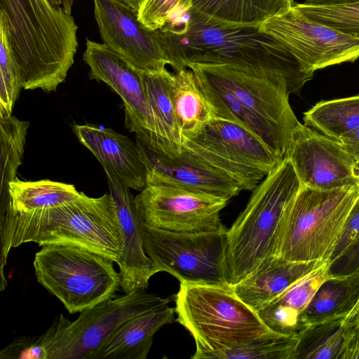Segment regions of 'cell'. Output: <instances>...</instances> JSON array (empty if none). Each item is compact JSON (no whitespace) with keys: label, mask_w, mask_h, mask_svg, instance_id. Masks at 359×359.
Returning a JSON list of instances; mask_svg holds the SVG:
<instances>
[{"label":"cell","mask_w":359,"mask_h":359,"mask_svg":"<svg viewBox=\"0 0 359 359\" xmlns=\"http://www.w3.org/2000/svg\"><path fill=\"white\" fill-rule=\"evenodd\" d=\"M83 60L89 77L108 85L123 101L126 128L135 137L157 148L154 117L148 102L140 70L104 43L86 40Z\"/></svg>","instance_id":"cell-15"},{"label":"cell","mask_w":359,"mask_h":359,"mask_svg":"<svg viewBox=\"0 0 359 359\" xmlns=\"http://www.w3.org/2000/svg\"><path fill=\"white\" fill-rule=\"evenodd\" d=\"M330 278L359 275V238L337 259L329 262Z\"/></svg>","instance_id":"cell-36"},{"label":"cell","mask_w":359,"mask_h":359,"mask_svg":"<svg viewBox=\"0 0 359 359\" xmlns=\"http://www.w3.org/2000/svg\"><path fill=\"white\" fill-rule=\"evenodd\" d=\"M304 125L337 141L359 129V95L317 103L304 114Z\"/></svg>","instance_id":"cell-29"},{"label":"cell","mask_w":359,"mask_h":359,"mask_svg":"<svg viewBox=\"0 0 359 359\" xmlns=\"http://www.w3.org/2000/svg\"><path fill=\"white\" fill-rule=\"evenodd\" d=\"M358 310H359V302H358V304L356 305V306L352 310V311L348 315L347 317L353 316L357 313V311Z\"/></svg>","instance_id":"cell-41"},{"label":"cell","mask_w":359,"mask_h":359,"mask_svg":"<svg viewBox=\"0 0 359 359\" xmlns=\"http://www.w3.org/2000/svg\"><path fill=\"white\" fill-rule=\"evenodd\" d=\"M175 309L163 305L138 314L119 325L88 359H146L154 334L175 321Z\"/></svg>","instance_id":"cell-22"},{"label":"cell","mask_w":359,"mask_h":359,"mask_svg":"<svg viewBox=\"0 0 359 359\" xmlns=\"http://www.w3.org/2000/svg\"><path fill=\"white\" fill-rule=\"evenodd\" d=\"M292 5L265 20L259 29L281 43L309 71L359 57V38L317 22Z\"/></svg>","instance_id":"cell-12"},{"label":"cell","mask_w":359,"mask_h":359,"mask_svg":"<svg viewBox=\"0 0 359 359\" xmlns=\"http://www.w3.org/2000/svg\"><path fill=\"white\" fill-rule=\"evenodd\" d=\"M177 321L193 337L192 359L229 349L271 330L229 283H180L173 295Z\"/></svg>","instance_id":"cell-4"},{"label":"cell","mask_w":359,"mask_h":359,"mask_svg":"<svg viewBox=\"0 0 359 359\" xmlns=\"http://www.w3.org/2000/svg\"><path fill=\"white\" fill-rule=\"evenodd\" d=\"M188 68L226 90L244 109L289 144L292 133L299 123L289 95L299 92L287 74L273 69L230 64H191Z\"/></svg>","instance_id":"cell-8"},{"label":"cell","mask_w":359,"mask_h":359,"mask_svg":"<svg viewBox=\"0 0 359 359\" xmlns=\"http://www.w3.org/2000/svg\"><path fill=\"white\" fill-rule=\"evenodd\" d=\"M226 231L179 233L142 224L147 255L180 283H229Z\"/></svg>","instance_id":"cell-11"},{"label":"cell","mask_w":359,"mask_h":359,"mask_svg":"<svg viewBox=\"0 0 359 359\" xmlns=\"http://www.w3.org/2000/svg\"><path fill=\"white\" fill-rule=\"evenodd\" d=\"M94 15L103 43L140 71L169 65L160 31L149 30L137 12L118 0H93Z\"/></svg>","instance_id":"cell-16"},{"label":"cell","mask_w":359,"mask_h":359,"mask_svg":"<svg viewBox=\"0 0 359 359\" xmlns=\"http://www.w3.org/2000/svg\"><path fill=\"white\" fill-rule=\"evenodd\" d=\"M160 31L170 66L174 71L191 64H230L283 72L299 93L313 73L281 43L259 27H223L189 20L184 25Z\"/></svg>","instance_id":"cell-2"},{"label":"cell","mask_w":359,"mask_h":359,"mask_svg":"<svg viewBox=\"0 0 359 359\" xmlns=\"http://www.w3.org/2000/svg\"><path fill=\"white\" fill-rule=\"evenodd\" d=\"M147 168V184H165L228 199L243 191L241 185L225 173L207 165L183 148L170 157L135 137Z\"/></svg>","instance_id":"cell-17"},{"label":"cell","mask_w":359,"mask_h":359,"mask_svg":"<svg viewBox=\"0 0 359 359\" xmlns=\"http://www.w3.org/2000/svg\"><path fill=\"white\" fill-rule=\"evenodd\" d=\"M140 72L156 123V150L170 157L178 156L182 151L183 144L170 94V82L172 72L166 67L159 70Z\"/></svg>","instance_id":"cell-26"},{"label":"cell","mask_w":359,"mask_h":359,"mask_svg":"<svg viewBox=\"0 0 359 359\" xmlns=\"http://www.w3.org/2000/svg\"><path fill=\"white\" fill-rule=\"evenodd\" d=\"M229 199L165 184H147L135 196L144 223L179 233L222 231L219 213Z\"/></svg>","instance_id":"cell-13"},{"label":"cell","mask_w":359,"mask_h":359,"mask_svg":"<svg viewBox=\"0 0 359 359\" xmlns=\"http://www.w3.org/2000/svg\"><path fill=\"white\" fill-rule=\"evenodd\" d=\"M173 299L138 290L83 310L74 321L60 314L43 333L48 359H88L123 323Z\"/></svg>","instance_id":"cell-10"},{"label":"cell","mask_w":359,"mask_h":359,"mask_svg":"<svg viewBox=\"0 0 359 359\" xmlns=\"http://www.w3.org/2000/svg\"><path fill=\"white\" fill-rule=\"evenodd\" d=\"M104 170L123 241L122 255L117 264L120 269V287L124 294L146 290L150 278L159 271L144 250L142 234L143 220L130 188L110 170Z\"/></svg>","instance_id":"cell-19"},{"label":"cell","mask_w":359,"mask_h":359,"mask_svg":"<svg viewBox=\"0 0 359 359\" xmlns=\"http://www.w3.org/2000/svg\"><path fill=\"white\" fill-rule=\"evenodd\" d=\"M113 262L82 248L50 244L36 253L33 266L38 283L75 313L114 297L121 276Z\"/></svg>","instance_id":"cell-7"},{"label":"cell","mask_w":359,"mask_h":359,"mask_svg":"<svg viewBox=\"0 0 359 359\" xmlns=\"http://www.w3.org/2000/svg\"><path fill=\"white\" fill-rule=\"evenodd\" d=\"M29 242L76 246L118 264L123 241L111 196L92 198L81 192L70 202L37 213L18 233L12 248Z\"/></svg>","instance_id":"cell-6"},{"label":"cell","mask_w":359,"mask_h":359,"mask_svg":"<svg viewBox=\"0 0 359 359\" xmlns=\"http://www.w3.org/2000/svg\"><path fill=\"white\" fill-rule=\"evenodd\" d=\"M79 142L130 189L147 186V168L137 142L109 128L93 124L73 126Z\"/></svg>","instance_id":"cell-20"},{"label":"cell","mask_w":359,"mask_h":359,"mask_svg":"<svg viewBox=\"0 0 359 359\" xmlns=\"http://www.w3.org/2000/svg\"><path fill=\"white\" fill-rule=\"evenodd\" d=\"M285 158L303 187L332 190L359 185L356 163L343 145L300 122L292 133Z\"/></svg>","instance_id":"cell-14"},{"label":"cell","mask_w":359,"mask_h":359,"mask_svg":"<svg viewBox=\"0 0 359 359\" xmlns=\"http://www.w3.org/2000/svg\"><path fill=\"white\" fill-rule=\"evenodd\" d=\"M74 185L49 180L22 181L16 178L8 187V196L0 204L1 280L11 243L24 225L45 210L70 202L80 195Z\"/></svg>","instance_id":"cell-18"},{"label":"cell","mask_w":359,"mask_h":359,"mask_svg":"<svg viewBox=\"0 0 359 359\" xmlns=\"http://www.w3.org/2000/svg\"><path fill=\"white\" fill-rule=\"evenodd\" d=\"M0 118L12 116L23 88L22 77L10 50L4 32L0 29Z\"/></svg>","instance_id":"cell-34"},{"label":"cell","mask_w":359,"mask_h":359,"mask_svg":"<svg viewBox=\"0 0 359 359\" xmlns=\"http://www.w3.org/2000/svg\"><path fill=\"white\" fill-rule=\"evenodd\" d=\"M294 0H193L189 20L223 27H257Z\"/></svg>","instance_id":"cell-25"},{"label":"cell","mask_w":359,"mask_h":359,"mask_svg":"<svg viewBox=\"0 0 359 359\" xmlns=\"http://www.w3.org/2000/svg\"><path fill=\"white\" fill-rule=\"evenodd\" d=\"M307 18L345 34L359 38V1L333 5L294 3Z\"/></svg>","instance_id":"cell-33"},{"label":"cell","mask_w":359,"mask_h":359,"mask_svg":"<svg viewBox=\"0 0 359 359\" xmlns=\"http://www.w3.org/2000/svg\"><path fill=\"white\" fill-rule=\"evenodd\" d=\"M29 125L14 116L0 118V204L8 198L10 183L18 178Z\"/></svg>","instance_id":"cell-30"},{"label":"cell","mask_w":359,"mask_h":359,"mask_svg":"<svg viewBox=\"0 0 359 359\" xmlns=\"http://www.w3.org/2000/svg\"><path fill=\"white\" fill-rule=\"evenodd\" d=\"M323 262H292L272 256L243 280L231 285L232 288L243 302L257 312Z\"/></svg>","instance_id":"cell-23"},{"label":"cell","mask_w":359,"mask_h":359,"mask_svg":"<svg viewBox=\"0 0 359 359\" xmlns=\"http://www.w3.org/2000/svg\"><path fill=\"white\" fill-rule=\"evenodd\" d=\"M298 337L273 331L229 349L206 353L198 359H294Z\"/></svg>","instance_id":"cell-31"},{"label":"cell","mask_w":359,"mask_h":359,"mask_svg":"<svg viewBox=\"0 0 359 359\" xmlns=\"http://www.w3.org/2000/svg\"><path fill=\"white\" fill-rule=\"evenodd\" d=\"M339 142L353 158L359 172V129L344 135Z\"/></svg>","instance_id":"cell-38"},{"label":"cell","mask_w":359,"mask_h":359,"mask_svg":"<svg viewBox=\"0 0 359 359\" xmlns=\"http://www.w3.org/2000/svg\"><path fill=\"white\" fill-rule=\"evenodd\" d=\"M359 198V185L332 190L302 186L280 225L276 256L292 262L328 261Z\"/></svg>","instance_id":"cell-5"},{"label":"cell","mask_w":359,"mask_h":359,"mask_svg":"<svg viewBox=\"0 0 359 359\" xmlns=\"http://www.w3.org/2000/svg\"><path fill=\"white\" fill-rule=\"evenodd\" d=\"M359 302V275L330 278L313 296L305 311L311 325L346 316Z\"/></svg>","instance_id":"cell-28"},{"label":"cell","mask_w":359,"mask_h":359,"mask_svg":"<svg viewBox=\"0 0 359 359\" xmlns=\"http://www.w3.org/2000/svg\"><path fill=\"white\" fill-rule=\"evenodd\" d=\"M183 148L207 165L252 191L284 159L245 127L212 117L196 134L182 140Z\"/></svg>","instance_id":"cell-9"},{"label":"cell","mask_w":359,"mask_h":359,"mask_svg":"<svg viewBox=\"0 0 359 359\" xmlns=\"http://www.w3.org/2000/svg\"><path fill=\"white\" fill-rule=\"evenodd\" d=\"M359 238V198L353 205L341 237L329 259L340 257Z\"/></svg>","instance_id":"cell-37"},{"label":"cell","mask_w":359,"mask_h":359,"mask_svg":"<svg viewBox=\"0 0 359 359\" xmlns=\"http://www.w3.org/2000/svg\"><path fill=\"white\" fill-rule=\"evenodd\" d=\"M126 5L132 8L134 11L138 13L140 6L142 0H118Z\"/></svg>","instance_id":"cell-40"},{"label":"cell","mask_w":359,"mask_h":359,"mask_svg":"<svg viewBox=\"0 0 359 359\" xmlns=\"http://www.w3.org/2000/svg\"><path fill=\"white\" fill-rule=\"evenodd\" d=\"M192 6L193 0H142L137 17L149 30H168L187 23Z\"/></svg>","instance_id":"cell-32"},{"label":"cell","mask_w":359,"mask_h":359,"mask_svg":"<svg viewBox=\"0 0 359 359\" xmlns=\"http://www.w3.org/2000/svg\"><path fill=\"white\" fill-rule=\"evenodd\" d=\"M73 0H0V29L25 90L56 91L74 64L78 27Z\"/></svg>","instance_id":"cell-1"},{"label":"cell","mask_w":359,"mask_h":359,"mask_svg":"<svg viewBox=\"0 0 359 359\" xmlns=\"http://www.w3.org/2000/svg\"><path fill=\"white\" fill-rule=\"evenodd\" d=\"M358 1L359 0H304V3L311 5H333Z\"/></svg>","instance_id":"cell-39"},{"label":"cell","mask_w":359,"mask_h":359,"mask_svg":"<svg viewBox=\"0 0 359 359\" xmlns=\"http://www.w3.org/2000/svg\"><path fill=\"white\" fill-rule=\"evenodd\" d=\"M301 187L291 163L285 158L252 191L245 209L226 231V261L231 285L276 256L282 220Z\"/></svg>","instance_id":"cell-3"},{"label":"cell","mask_w":359,"mask_h":359,"mask_svg":"<svg viewBox=\"0 0 359 359\" xmlns=\"http://www.w3.org/2000/svg\"><path fill=\"white\" fill-rule=\"evenodd\" d=\"M329 262L298 279L278 297L257 311L275 332L298 337L308 327L305 311L320 285L329 279Z\"/></svg>","instance_id":"cell-21"},{"label":"cell","mask_w":359,"mask_h":359,"mask_svg":"<svg viewBox=\"0 0 359 359\" xmlns=\"http://www.w3.org/2000/svg\"><path fill=\"white\" fill-rule=\"evenodd\" d=\"M170 94L182 140L198 132L213 116L210 104L190 68L174 71Z\"/></svg>","instance_id":"cell-27"},{"label":"cell","mask_w":359,"mask_h":359,"mask_svg":"<svg viewBox=\"0 0 359 359\" xmlns=\"http://www.w3.org/2000/svg\"><path fill=\"white\" fill-rule=\"evenodd\" d=\"M294 359H359V323L355 316L309 325L298 337Z\"/></svg>","instance_id":"cell-24"},{"label":"cell","mask_w":359,"mask_h":359,"mask_svg":"<svg viewBox=\"0 0 359 359\" xmlns=\"http://www.w3.org/2000/svg\"><path fill=\"white\" fill-rule=\"evenodd\" d=\"M1 359H48L43 334L14 339L0 351Z\"/></svg>","instance_id":"cell-35"}]
</instances>
